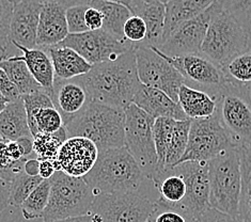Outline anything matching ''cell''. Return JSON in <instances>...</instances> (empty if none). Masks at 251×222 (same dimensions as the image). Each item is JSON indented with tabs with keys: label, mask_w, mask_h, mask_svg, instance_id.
<instances>
[{
	"label": "cell",
	"mask_w": 251,
	"mask_h": 222,
	"mask_svg": "<svg viewBox=\"0 0 251 222\" xmlns=\"http://www.w3.org/2000/svg\"><path fill=\"white\" fill-rule=\"evenodd\" d=\"M91 101L125 110L133 104L141 82L138 78L135 49L113 61L92 65L89 73L77 77Z\"/></svg>",
	"instance_id": "6da1fadb"
},
{
	"label": "cell",
	"mask_w": 251,
	"mask_h": 222,
	"mask_svg": "<svg viewBox=\"0 0 251 222\" xmlns=\"http://www.w3.org/2000/svg\"><path fill=\"white\" fill-rule=\"evenodd\" d=\"M82 178L94 197L134 191H146L157 196L152 181L143 174L125 147L100 152L91 171Z\"/></svg>",
	"instance_id": "7a4b0ae2"
},
{
	"label": "cell",
	"mask_w": 251,
	"mask_h": 222,
	"mask_svg": "<svg viewBox=\"0 0 251 222\" xmlns=\"http://www.w3.org/2000/svg\"><path fill=\"white\" fill-rule=\"evenodd\" d=\"M68 138L91 140L99 152L125 147L124 110L91 101L78 116L65 124Z\"/></svg>",
	"instance_id": "3957f363"
},
{
	"label": "cell",
	"mask_w": 251,
	"mask_h": 222,
	"mask_svg": "<svg viewBox=\"0 0 251 222\" xmlns=\"http://www.w3.org/2000/svg\"><path fill=\"white\" fill-rule=\"evenodd\" d=\"M238 148H230L208 161L210 207L238 217L242 188L241 159Z\"/></svg>",
	"instance_id": "277c9868"
},
{
	"label": "cell",
	"mask_w": 251,
	"mask_h": 222,
	"mask_svg": "<svg viewBox=\"0 0 251 222\" xmlns=\"http://www.w3.org/2000/svg\"><path fill=\"white\" fill-rule=\"evenodd\" d=\"M50 183L49 205L41 219L53 221L90 215L95 197L82 177H73L62 171H56Z\"/></svg>",
	"instance_id": "5b68a950"
},
{
	"label": "cell",
	"mask_w": 251,
	"mask_h": 222,
	"mask_svg": "<svg viewBox=\"0 0 251 222\" xmlns=\"http://www.w3.org/2000/svg\"><path fill=\"white\" fill-rule=\"evenodd\" d=\"M216 116L237 147L251 148L250 86L226 80L216 97Z\"/></svg>",
	"instance_id": "8992f818"
},
{
	"label": "cell",
	"mask_w": 251,
	"mask_h": 222,
	"mask_svg": "<svg viewBox=\"0 0 251 222\" xmlns=\"http://www.w3.org/2000/svg\"><path fill=\"white\" fill-rule=\"evenodd\" d=\"M249 45V37L233 17L221 7L210 23L200 53L223 68Z\"/></svg>",
	"instance_id": "52a82bcc"
},
{
	"label": "cell",
	"mask_w": 251,
	"mask_h": 222,
	"mask_svg": "<svg viewBox=\"0 0 251 222\" xmlns=\"http://www.w3.org/2000/svg\"><path fill=\"white\" fill-rule=\"evenodd\" d=\"M125 148L135 158L143 174L153 181L157 174V155L153 138L155 119L135 104L125 108Z\"/></svg>",
	"instance_id": "ba28073f"
},
{
	"label": "cell",
	"mask_w": 251,
	"mask_h": 222,
	"mask_svg": "<svg viewBox=\"0 0 251 222\" xmlns=\"http://www.w3.org/2000/svg\"><path fill=\"white\" fill-rule=\"evenodd\" d=\"M158 197L146 191L99 195L94 197L93 222H147Z\"/></svg>",
	"instance_id": "9c48e42d"
},
{
	"label": "cell",
	"mask_w": 251,
	"mask_h": 222,
	"mask_svg": "<svg viewBox=\"0 0 251 222\" xmlns=\"http://www.w3.org/2000/svg\"><path fill=\"white\" fill-rule=\"evenodd\" d=\"M234 147L237 146L219 122L216 113L210 118L191 120L186 151L178 164L185 161L208 163Z\"/></svg>",
	"instance_id": "30bf717a"
},
{
	"label": "cell",
	"mask_w": 251,
	"mask_h": 222,
	"mask_svg": "<svg viewBox=\"0 0 251 222\" xmlns=\"http://www.w3.org/2000/svg\"><path fill=\"white\" fill-rule=\"evenodd\" d=\"M135 56L141 85L158 89L177 103L178 90L185 83L180 72L152 47H135Z\"/></svg>",
	"instance_id": "8fae6325"
},
{
	"label": "cell",
	"mask_w": 251,
	"mask_h": 222,
	"mask_svg": "<svg viewBox=\"0 0 251 222\" xmlns=\"http://www.w3.org/2000/svg\"><path fill=\"white\" fill-rule=\"evenodd\" d=\"M58 46L74 49L91 65L113 61L123 53L135 49V45L130 42L118 40L103 29L69 34Z\"/></svg>",
	"instance_id": "7c38bea8"
},
{
	"label": "cell",
	"mask_w": 251,
	"mask_h": 222,
	"mask_svg": "<svg viewBox=\"0 0 251 222\" xmlns=\"http://www.w3.org/2000/svg\"><path fill=\"white\" fill-rule=\"evenodd\" d=\"M152 49L180 72L185 80V85L188 87L201 90L215 98L219 89L226 81L224 72L219 65L201 53L168 57L155 47Z\"/></svg>",
	"instance_id": "4fadbf2b"
},
{
	"label": "cell",
	"mask_w": 251,
	"mask_h": 222,
	"mask_svg": "<svg viewBox=\"0 0 251 222\" xmlns=\"http://www.w3.org/2000/svg\"><path fill=\"white\" fill-rule=\"evenodd\" d=\"M221 8L216 0L210 8L195 19L181 24L158 47V50L168 57H180L200 53L203 40L215 13Z\"/></svg>",
	"instance_id": "5bb4252c"
},
{
	"label": "cell",
	"mask_w": 251,
	"mask_h": 222,
	"mask_svg": "<svg viewBox=\"0 0 251 222\" xmlns=\"http://www.w3.org/2000/svg\"><path fill=\"white\" fill-rule=\"evenodd\" d=\"M178 170L186 184V196L180 206L195 218L210 207V176L208 163L205 161H185L178 164Z\"/></svg>",
	"instance_id": "9a60e30c"
},
{
	"label": "cell",
	"mask_w": 251,
	"mask_h": 222,
	"mask_svg": "<svg viewBox=\"0 0 251 222\" xmlns=\"http://www.w3.org/2000/svg\"><path fill=\"white\" fill-rule=\"evenodd\" d=\"M99 154V148L91 140L71 137L61 146L57 161L60 171L73 177H83L94 167Z\"/></svg>",
	"instance_id": "2e32d148"
},
{
	"label": "cell",
	"mask_w": 251,
	"mask_h": 222,
	"mask_svg": "<svg viewBox=\"0 0 251 222\" xmlns=\"http://www.w3.org/2000/svg\"><path fill=\"white\" fill-rule=\"evenodd\" d=\"M41 9L42 3L37 0H22L14 4L9 30V41L12 45L37 49Z\"/></svg>",
	"instance_id": "e0dca14e"
},
{
	"label": "cell",
	"mask_w": 251,
	"mask_h": 222,
	"mask_svg": "<svg viewBox=\"0 0 251 222\" xmlns=\"http://www.w3.org/2000/svg\"><path fill=\"white\" fill-rule=\"evenodd\" d=\"M51 100L61 115L64 126L91 103L87 90L77 77L69 80L55 79Z\"/></svg>",
	"instance_id": "ac0fdd59"
},
{
	"label": "cell",
	"mask_w": 251,
	"mask_h": 222,
	"mask_svg": "<svg viewBox=\"0 0 251 222\" xmlns=\"http://www.w3.org/2000/svg\"><path fill=\"white\" fill-rule=\"evenodd\" d=\"M65 11L67 9L55 0L42 3L37 33V47L39 49L56 46L68 37Z\"/></svg>",
	"instance_id": "d6986e66"
},
{
	"label": "cell",
	"mask_w": 251,
	"mask_h": 222,
	"mask_svg": "<svg viewBox=\"0 0 251 222\" xmlns=\"http://www.w3.org/2000/svg\"><path fill=\"white\" fill-rule=\"evenodd\" d=\"M133 104L154 119L169 118L178 121L188 120L176 101L155 88L141 85L135 94Z\"/></svg>",
	"instance_id": "ffe728a7"
},
{
	"label": "cell",
	"mask_w": 251,
	"mask_h": 222,
	"mask_svg": "<svg viewBox=\"0 0 251 222\" xmlns=\"http://www.w3.org/2000/svg\"><path fill=\"white\" fill-rule=\"evenodd\" d=\"M42 49L46 50L50 57L57 80L73 79L89 73L92 69L90 63L70 47L56 45Z\"/></svg>",
	"instance_id": "44dd1931"
},
{
	"label": "cell",
	"mask_w": 251,
	"mask_h": 222,
	"mask_svg": "<svg viewBox=\"0 0 251 222\" xmlns=\"http://www.w3.org/2000/svg\"><path fill=\"white\" fill-rule=\"evenodd\" d=\"M20 49L23 56L15 55L16 59L22 60L26 63L27 68L32 77L43 89V91L51 99L55 83V73H53L52 63L46 50L39 49H26L21 45H14Z\"/></svg>",
	"instance_id": "7402d4cb"
},
{
	"label": "cell",
	"mask_w": 251,
	"mask_h": 222,
	"mask_svg": "<svg viewBox=\"0 0 251 222\" xmlns=\"http://www.w3.org/2000/svg\"><path fill=\"white\" fill-rule=\"evenodd\" d=\"M215 1L216 0H170L167 2L163 42L181 24L200 15Z\"/></svg>",
	"instance_id": "603a6c76"
},
{
	"label": "cell",
	"mask_w": 251,
	"mask_h": 222,
	"mask_svg": "<svg viewBox=\"0 0 251 222\" xmlns=\"http://www.w3.org/2000/svg\"><path fill=\"white\" fill-rule=\"evenodd\" d=\"M0 135L3 141H16L21 138H32L22 98L8 103L4 109L0 112Z\"/></svg>",
	"instance_id": "cb8c5ba5"
},
{
	"label": "cell",
	"mask_w": 251,
	"mask_h": 222,
	"mask_svg": "<svg viewBox=\"0 0 251 222\" xmlns=\"http://www.w3.org/2000/svg\"><path fill=\"white\" fill-rule=\"evenodd\" d=\"M177 103L190 120L210 118L215 115L217 107L216 99L212 95L185 83L178 90Z\"/></svg>",
	"instance_id": "d4e9b609"
},
{
	"label": "cell",
	"mask_w": 251,
	"mask_h": 222,
	"mask_svg": "<svg viewBox=\"0 0 251 222\" xmlns=\"http://www.w3.org/2000/svg\"><path fill=\"white\" fill-rule=\"evenodd\" d=\"M152 183L158 199L170 205H180L186 196V184L176 167L158 172Z\"/></svg>",
	"instance_id": "484cf974"
},
{
	"label": "cell",
	"mask_w": 251,
	"mask_h": 222,
	"mask_svg": "<svg viewBox=\"0 0 251 222\" xmlns=\"http://www.w3.org/2000/svg\"><path fill=\"white\" fill-rule=\"evenodd\" d=\"M135 15L140 16L147 26V38L141 45L158 49L163 42L166 7L161 2H145L136 11ZM137 47V46H136Z\"/></svg>",
	"instance_id": "4316f807"
},
{
	"label": "cell",
	"mask_w": 251,
	"mask_h": 222,
	"mask_svg": "<svg viewBox=\"0 0 251 222\" xmlns=\"http://www.w3.org/2000/svg\"><path fill=\"white\" fill-rule=\"evenodd\" d=\"M90 7L101 12L104 17L103 30L110 33L120 41H126L123 34V27L125 23L133 15L131 12L120 3L105 1V0H93Z\"/></svg>",
	"instance_id": "83f0119b"
},
{
	"label": "cell",
	"mask_w": 251,
	"mask_h": 222,
	"mask_svg": "<svg viewBox=\"0 0 251 222\" xmlns=\"http://www.w3.org/2000/svg\"><path fill=\"white\" fill-rule=\"evenodd\" d=\"M1 68L10 79L13 81L16 88L19 89L21 95H29L43 91V89L35 81L31 73L29 72L26 63L22 60L16 59L15 55L7 57L0 61Z\"/></svg>",
	"instance_id": "f1b7e54d"
},
{
	"label": "cell",
	"mask_w": 251,
	"mask_h": 222,
	"mask_svg": "<svg viewBox=\"0 0 251 222\" xmlns=\"http://www.w3.org/2000/svg\"><path fill=\"white\" fill-rule=\"evenodd\" d=\"M241 159L242 188L238 205V217L245 222H251V148H238Z\"/></svg>",
	"instance_id": "f546056e"
},
{
	"label": "cell",
	"mask_w": 251,
	"mask_h": 222,
	"mask_svg": "<svg viewBox=\"0 0 251 222\" xmlns=\"http://www.w3.org/2000/svg\"><path fill=\"white\" fill-rule=\"evenodd\" d=\"M191 120H176L171 131V138L168 151L166 154L165 169L176 167L181 160L183 155L186 151L188 143V135L190 129Z\"/></svg>",
	"instance_id": "4dcf8cb0"
},
{
	"label": "cell",
	"mask_w": 251,
	"mask_h": 222,
	"mask_svg": "<svg viewBox=\"0 0 251 222\" xmlns=\"http://www.w3.org/2000/svg\"><path fill=\"white\" fill-rule=\"evenodd\" d=\"M226 79L238 85H251V42L242 52L230 59L223 68Z\"/></svg>",
	"instance_id": "1f68e13d"
},
{
	"label": "cell",
	"mask_w": 251,
	"mask_h": 222,
	"mask_svg": "<svg viewBox=\"0 0 251 222\" xmlns=\"http://www.w3.org/2000/svg\"><path fill=\"white\" fill-rule=\"evenodd\" d=\"M68 139L65 126L55 134H38L33 137V153L38 160L56 161L60 148Z\"/></svg>",
	"instance_id": "d6a6232c"
},
{
	"label": "cell",
	"mask_w": 251,
	"mask_h": 222,
	"mask_svg": "<svg viewBox=\"0 0 251 222\" xmlns=\"http://www.w3.org/2000/svg\"><path fill=\"white\" fill-rule=\"evenodd\" d=\"M50 194V179H44L21 205L23 217L26 220L41 219L49 205Z\"/></svg>",
	"instance_id": "836d02e7"
},
{
	"label": "cell",
	"mask_w": 251,
	"mask_h": 222,
	"mask_svg": "<svg viewBox=\"0 0 251 222\" xmlns=\"http://www.w3.org/2000/svg\"><path fill=\"white\" fill-rule=\"evenodd\" d=\"M175 121V119L169 118L155 119V122L153 125V138L155 149H156L157 155V173L165 170L166 154L169 148L171 131Z\"/></svg>",
	"instance_id": "e575fe53"
},
{
	"label": "cell",
	"mask_w": 251,
	"mask_h": 222,
	"mask_svg": "<svg viewBox=\"0 0 251 222\" xmlns=\"http://www.w3.org/2000/svg\"><path fill=\"white\" fill-rule=\"evenodd\" d=\"M62 127H64L63 119L55 107L42 108L35 113L30 133L33 138L38 134H55Z\"/></svg>",
	"instance_id": "d590c367"
},
{
	"label": "cell",
	"mask_w": 251,
	"mask_h": 222,
	"mask_svg": "<svg viewBox=\"0 0 251 222\" xmlns=\"http://www.w3.org/2000/svg\"><path fill=\"white\" fill-rule=\"evenodd\" d=\"M147 222H197V218L180 206L157 199Z\"/></svg>",
	"instance_id": "8d00e7d4"
},
{
	"label": "cell",
	"mask_w": 251,
	"mask_h": 222,
	"mask_svg": "<svg viewBox=\"0 0 251 222\" xmlns=\"http://www.w3.org/2000/svg\"><path fill=\"white\" fill-rule=\"evenodd\" d=\"M44 179L41 176H30L23 172L17 175L11 183L9 206L21 207L27 197L30 196L32 191L43 182Z\"/></svg>",
	"instance_id": "74e56055"
},
{
	"label": "cell",
	"mask_w": 251,
	"mask_h": 222,
	"mask_svg": "<svg viewBox=\"0 0 251 222\" xmlns=\"http://www.w3.org/2000/svg\"><path fill=\"white\" fill-rule=\"evenodd\" d=\"M221 7L234 19L251 39V0H218Z\"/></svg>",
	"instance_id": "f35d334b"
},
{
	"label": "cell",
	"mask_w": 251,
	"mask_h": 222,
	"mask_svg": "<svg viewBox=\"0 0 251 222\" xmlns=\"http://www.w3.org/2000/svg\"><path fill=\"white\" fill-rule=\"evenodd\" d=\"M14 3L11 0H0V50L8 56L10 23L13 13ZM9 57V56H8Z\"/></svg>",
	"instance_id": "ab89813d"
},
{
	"label": "cell",
	"mask_w": 251,
	"mask_h": 222,
	"mask_svg": "<svg viewBox=\"0 0 251 222\" xmlns=\"http://www.w3.org/2000/svg\"><path fill=\"white\" fill-rule=\"evenodd\" d=\"M123 34L125 40L134 44L135 47L141 45L147 38L145 21L138 15H131L123 27Z\"/></svg>",
	"instance_id": "60d3db41"
},
{
	"label": "cell",
	"mask_w": 251,
	"mask_h": 222,
	"mask_svg": "<svg viewBox=\"0 0 251 222\" xmlns=\"http://www.w3.org/2000/svg\"><path fill=\"white\" fill-rule=\"evenodd\" d=\"M22 99L24 100V105H25L29 128H30V126L33 123L35 113H37L39 110H41L42 108L55 107L52 104L51 99L44 91L29 94V95H23Z\"/></svg>",
	"instance_id": "b9f144b4"
},
{
	"label": "cell",
	"mask_w": 251,
	"mask_h": 222,
	"mask_svg": "<svg viewBox=\"0 0 251 222\" xmlns=\"http://www.w3.org/2000/svg\"><path fill=\"white\" fill-rule=\"evenodd\" d=\"M88 8L89 5H77V7H72L65 11L69 34H77L89 31L85 21V14Z\"/></svg>",
	"instance_id": "7bdbcfd3"
},
{
	"label": "cell",
	"mask_w": 251,
	"mask_h": 222,
	"mask_svg": "<svg viewBox=\"0 0 251 222\" xmlns=\"http://www.w3.org/2000/svg\"><path fill=\"white\" fill-rule=\"evenodd\" d=\"M0 93L8 100V103H12L22 98L19 89L1 68H0Z\"/></svg>",
	"instance_id": "ee69618b"
},
{
	"label": "cell",
	"mask_w": 251,
	"mask_h": 222,
	"mask_svg": "<svg viewBox=\"0 0 251 222\" xmlns=\"http://www.w3.org/2000/svg\"><path fill=\"white\" fill-rule=\"evenodd\" d=\"M197 222H245V221L240 217H234V216L220 212L218 209L208 207L199 216L198 219H197Z\"/></svg>",
	"instance_id": "f6af8a7d"
},
{
	"label": "cell",
	"mask_w": 251,
	"mask_h": 222,
	"mask_svg": "<svg viewBox=\"0 0 251 222\" xmlns=\"http://www.w3.org/2000/svg\"><path fill=\"white\" fill-rule=\"evenodd\" d=\"M85 21L89 31H95V30H100L103 28V14H101L100 11L90 7V5H89L88 10L86 11Z\"/></svg>",
	"instance_id": "bcb514c9"
},
{
	"label": "cell",
	"mask_w": 251,
	"mask_h": 222,
	"mask_svg": "<svg viewBox=\"0 0 251 222\" xmlns=\"http://www.w3.org/2000/svg\"><path fill=\"white\" fill-rule=\"evenodd\" d=\"M40 161V160H39ZM56 171H60L58 161L51 160H41L39 167V176L43 179H50Z\"/></svg>",
	"instance_id": "7dc6e473"
},
{
	"label": "cell",
	"mask_w": 251,
	"mask_h": 222,
	"mask_svg": "<svg viewBox=\"0 0 251 222\" xmlns=\"http://www.w3.org/2000/svg\"><path fill=\"white\" fill-rule=\"evenodd\" d=\"M11 183L0 177V214L9 206Z\"/></svg>",
	"instance_id": "c3c4849f"
},
{
	"label": "cell",
	"mask_w": 251,
	"mask_h": 222,
	"mask_svg": "<svg viewBox=\"0 0 251 222\" xmlns=\"http://www.w3.org/2000/svg\"><path fill=\"white\" fill-rule=\"evenodd\" d=\"M19 146L22 149L23 156L25 158H32L31 155L33 153V138H21V139L16 140Z\"/></svg>",
	"instance_id": "681fc988"
},
{
	"label": "cell",
	"mask_w": 251,
	"mask_h": 222,
	"mask_svg": "<svg viewBox=\"0 0 251 222\" xmlns=\"http://www.w3.org/2000/svg\"><path fill=\"white\" fill-rule=\"evenodd\" d=\"M7 147H8V152L12 161H16L22 158H25L23 156L22 149L19 146V143L16 141H7Z\"/></svg>",
	"instance_id": "f907efd6"
},
{
	"label": "cell",
	"mask_w": 251,
	"mask_h": 222,
	"mask_svg": "<svg viewBox=\"0 0 251 222\" xmlns=\"http://www.w3.org/2000/svg\"><path fill=\"white\" fill-rule=\"evenodd\" d=\"M40 161L37 158H29L25 163V173L30 176L39 175Z\"/></svg>",
	"instance_id": "816d5d0a"
},
{
	"label": "cell",
	"mask_w": 251,
	"mask_h": 222,
	"mask_svg": "<svg viewBox=\"0 0 251 222\" xmlns=\"http://www.w3.org/2000/svg\"><path fill=\"white\" fill-rule=\"evenodd\" d=\"M12 163L10 158V155L8 152V147H7V141L0 140V168L8 166Z\"/></svg>",
	"instance_id": "f5cc1de1"
},
{
	"label": "cell",
	"mask_w": 251,
	"mask_h": 222,
	"mask_svg": "<svg viewBox=\"0 0 251 222\" xmlns=\"http://www.w3.org/2000/svg\"><path fill=\"white\" fill-rule=\"evenodd\" d=\"M55 1L61 4L64 9H69L77 5H90L93 0H55Z\"/></svg>",
	"instance_id": "db71d44e"
},
{
	"label": "cell",
	"mask_w": 251,
	"mask_h": 222,
	"mask_svg": "<svg viewBox=\"0 0 251 222\" xmlns=\"http://www.w3.org/2000/svg\"><path fill=\"white\" fill-rule=\"evenodd\" d=\"M42 222H93L92 216H81V217H74V218H68V219H61V220H53V221H42Z\"/></svg>",
	"instance_id": "11a10c76"
},
{
	"label": "cell",
	"mask_w": 251,
	"mask_h": 222,
	"mask_svg": "<svg viewBox=\"0 0 251 222\" xmlns=\"http://www.w3.org/2000/svg\"><path fill=\"white\" fill-rule=\"evenodd\" d=\"M105 1L116 2V3H120L122 5H125V7H126L131 12V14H134V0H105Z\"/></svg>",
	"instance_id": "9f6ffc18"
},
{
	"label": "cell",
	"mask_w": 251,
	"mask_h": 222,
	"mask_svg": "<svg viewBox=\"0 0 251 222\" xmlns=\"http://www.w3.org/2000/svg\"><path fill=\"white\" fill-rule=\"evenodd\" d=\"M145 2H146V0H134V14L133 15H135L136 11L138 10Z\"/></svg>",
	"instance_id": "6f0895ef"
},
{
	"label": "cell",
	"mask_w": 251,
	"mask_h": 222,
	"mask_svg": "<svg viewBox=\"0 0 251 222\" xmlns=\"http://www.w3.org/2000/svg\"><path fill=\"white\" fill-rule=\"evenodd\" d=\"M7 105H8V100L2 97L1 93H0V112H1L4 109L5 106H7Z\"/></svg>",
	"instance_id": "680465c9"
},
{
	"label": "cell",
	"mask_w": 251,
	"mask_h": 222,
	"mask_svg": "<svg viewBox=\"0 0 251 222\" xmlns=\"http://www.w3.org/2000/svg\"><path fill=\"white\" fill-rule=\"evenodd\" d=\"M154 1H157V2H161L166 4L167 2H169L170 0H146V2H154Z\"/></svg>",
	"instance_id": "91938a15"
},
{
	"label": "cell",
	"mask_w": 251,
	"mask_h": 222,
	"mask_svg": "<svg viewBox=\"0 0 251 222\" xmlns=\"http://www.w3.org/2000/svg\"><path fill=\"white\" fill-rule=\"evenodd\" d=\"M7 57H8V56H5V55H4V53H3V52H2L1 50H0V61H1V60H2V59H4V58H7Z\"/></svg>",
	"instance_id": "94428289"
},
{
	"label": "cell",
	"mask_w": 251,
	"mask_h": 222,
	"mask_svg": "<svg viewBox=\"0 0 251 222\" xmlns=\"http://www.w3.org/2000/svg\"><path fill=\"white\" fill-rule=\"evenodd\" d=\"M37 1H39V2H41V3H45V2L52 1V0H37Z\"/></svg>",
	"instance_id": "6125c7cd"
},
{
	"label": "cell",
	"mask_w": 251,
	"mask_h": 222,
	"mask_svg": "<svg viewBox=\"0 0 251 222\" xmlns=\"http://www.w3.org/2000/svg\"><path fill=\"white\" fill-rule=\"evenodd\" d=\"M11 1H12V2H13V3L15 4V3H17V2H20V1H22V0H11Z\"/></svg>",
	"instance_id": "be15d7a7"
},
{
	"label": "cell",
	"mask_w": 251,
	"mask_h": 222,
	"mask_svg": "<svg viewBox=\"0 0 251 222\" xmlns=\"http://www.w3.org/2000/svg\"><path fill=\"white\" fill-rule=\"evenodd\" d=\"M0 140H2V139H1V135H0Z\"/></svg>",
	"instance_id": "e7e4bbea"
},
{
	"label": "cell",
	"mask_w": 251,
	"mask_h": 222,
	"mask_svg": "<svg viewBox=\"0 0 251 222\" xmlns=\"http://www.w3.org/2000/svg\"><path fill=\"white\" fill-rule=\"evenodd\" d=\"M250 90H251V85H250Z\"/></svg>",
	"instance_id": "03108f58"
},
{
	"label": "cell",
	"mask_w": 251,
	"mask_h": 222,
	"mask_svg": "<svg viewBox=\"0 0 251 222\" xmlns=\"http://www.w3.org/2000/svg\"><path fill=\"white\" fill-rule=\"evenodd\" d=\"M249 42H251V39H250V40H249Z\"/></svg>",
	"instance_id": "003e7915"
}]
</instances>
